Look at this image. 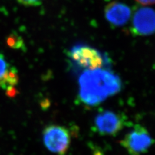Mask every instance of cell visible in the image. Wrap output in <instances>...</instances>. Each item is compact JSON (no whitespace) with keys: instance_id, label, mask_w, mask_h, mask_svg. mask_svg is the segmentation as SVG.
Listing matches in <instances>:
<instances>
[{"instance_id":"cell-11","label":"cell","mask_w":155,"mask_h":155,"mask_svg":"<svg viewBox=\"0 0 155 155\" xmlns=\"http://www.w3.org/2000/svg\"><path fill=\"white\" fill-rule=\"evenodd\" d=\"M136 1L142 5H150L154 3V0H136Z\"/></svg>"},{"instance_id":"cell-10","label":"cell","mask_w":155,"mask_h":155,"mask_svg":"<svg viewBox=\"0 0 155 155\" xmlns=\"http://www.w3.org/2000/svg\"><path fill=\"white\" fill-rule=\"evenodd\" d=\"M20 4L27 7H36L40 5L42 0H16Z\"/></svg>"},{"instance_id":"cell-7","label":"cell","mask_w":155,"mask_h":155,"mask_svg":"<svg viewBox=\"0 0 155 155\" xmlns=\"http://www.w3.org/2000/svg\"><path fill=\"white\" fill-rule=\"evenodd\" d=\"M105 17L113 26L121 27L125 25L131 16V10L124 3L113 2L105 8Z\"/></svg>"},{"instance_id":"cell-3","label":"cell","mask_w":155,"mask_h":155,"mask_svg":"<svg viewBox=\"0 0 155 155\" xmlns=\"http://www.w3.org/2000/svg\"><path fill=\"white\" fill-rule=\"evenodd\" d=\"M120 143L129 155H143L148 152L154 140L146 128L136 124Z\"/></svg>"},{"instance_id":"cell-6","label":"cell","mask_w":155,"mask_h":155,"mask_svg":"<svg viewBox=\"0 0 155 155\" xmlns=\"http://www.w3.org/2000/svg\"><path fill=\"white\" fill-rule=\"evenodd\" d=\"M155 14L149 7L140 8L134 14L131 32L137 36H149L154 32Z\"/></svg>"},{"instance_id":"cell-5","label":"cell","mask_w":155,"mask_h":155,"mask_svg":"<svg viewBox=\"0 0 155 155\" xmlns=\"http://www.w3.org/2000/svg\"><path fill=\"white\" fill-rule=\"evenodd\" d=\"M126 124L123 114L109 110L98 113L94 120V129L102 136L115 137L124 129Z\"/></svg>"},{"instance_id":"cell-8","label":"cell","mask_w":155,"mask_h":155,"mask_svg":"<svg viewBox=\"0 0 155 155\" xmlns=\"http://www.w3.org/2000/svg\"><path fill=\"white\" fill-rule=\"evenodd\" d=\"M18 81L19 76L16 67L10 65L5 57L0 54V89L7 90L14 87Z\"/></svg>"},{"instance_id":"cell-4","label":"cell","mask_w":155,"mask_h":155,"mask_svg":"<svg viewBox=\"0 0 155 155\" xmlns=\"http://www.w3.org/2000/svg\"><path fill=\"white\" fill-rule=\"evenodd\" d=\"M71 140L69 130L64 126L49 125L43 130V142L45 147L58 155H65Z\"/></svg>"},{"instance_id":"cell-2","label":"cell","mask_w":155,"mask_h":155,"mask_svg":"<svg viewBox=\"0 0 155 155\" xmlns=\"http://www.w3.org/2000/svg\"><path fill=\"white\" fill-rule=\"evenodd\" d=\"M67 56L72 66L78 70L109 69L111 65L107 55L85 43H77L72 46Z\"/></svg>"},{"instance_id":"cell-9","label":"cell","mask_w":155,"mask_h":155,"mask_svg":"<svg viewBox=\"0 0 155 155\" xmlns=\"http://www.w3.org/2000/svg\"><path fill=\"white\" fill-rule=\"evenodd\" d=\"M7 43L10 47L15 48V49H19L24 47V43L21 37L18 35L16 33L11 34L7 38Z\"/></svg>"},{"instance_id":"cell-1","label":"cell","mask_w":155,"mask_h":155,"mask_svg":"<svg viewBox=\"0 0 155 155\" xmlns=\"http://www.w3.org/2000/svg\"><path fill=\"white\" fill-rule=\"evenodd\" d=\"M79 97L85 104L95 106L118 93L122 81L109 69L84 71L79 78Z\"/></svg>"}]
</instances>
